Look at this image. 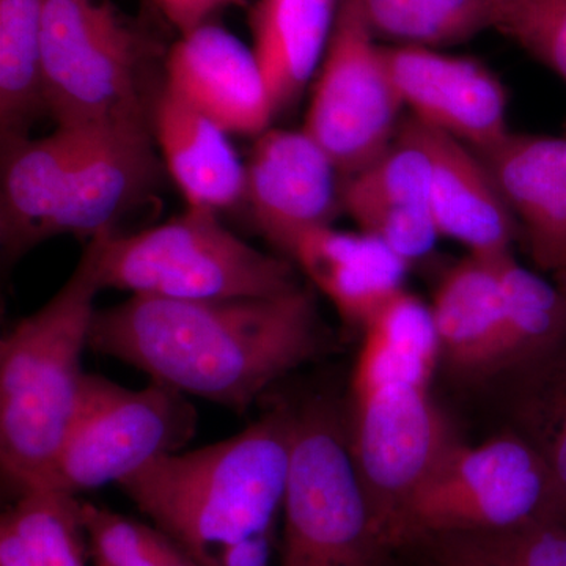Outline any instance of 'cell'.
I'll return each instance as SVG.
<instances>
[{
  "label": "cell",
  "instance_id": "obj_1",
  "mask_svg": "<svg viewBox=\"0 0 566 566\" xmlns=\"http://www.w3.org/2000/svg\"><path fill=\"white\" fill-rule=\"evenodd\" d=\"M314 294L170 300L96 311L88 348L185 395L245 412L326 349Z\"/></svg>",
  "mask_w": 566,
  "mask_h": 566
},
{
  "label": "cell",
  "instance_id": "obj_2",
  "mask_svg": "<svg viewBox=\"0 0 566 566\" xmlns=\"http://www.w3.org/2000/svg\"><path fill=\"white\" fill-rule=\"evenodd\" d=\"M264 398L266 411L241 433L156 458L118 485L200 566H218L222 547L273 532L282 513L293 403Z\"/></svg>",
  "mask_w": 566,
  "mask_h": 566
},
{
  "label": "cell",
  "instance_id": "obj_3",
  "mask_svg": "<svg viewBox=\"0 0 566 566\" xmlns=\"http://www.w3.org/2000/svg\"><path fill=\"white\" fill-rule=\"evenodd\" d=\"M99 292L92 240L62 289L0 342V469L14 499L46 485L69 434Z\"/></svg>",
  "mask_w": 566,
  "mask_h": 566
},
{
  "label": "cell",
  "instance_id": "obj_4",
  "mask_svg": "<svg viewBox=\"0 0 566 566\" xmlns=\"http://www.w3.org/2000/svg\"><path fill=\"white\" fill-rule=\"evenodd\" d=\"M93 241L102 290L170 300H226L279 296L300 289L292 263L252 248L210 210L188 208L153 229L103 233Z\"/></svg>",
  "mask_w": 566,
  "mask_h": 566
},
{
  "label": "cell",
  "instance_id": "obj_5",
  "mask_svg": "<svg viewBox=\"0 0 566 566\" xmlns=\"http://www.w3.org/2000/svg\"><path fill=\"white\" fill-rule=\"evenodd\" d=\"M293 411L279 566H382L390 551L354 464L344 412L326 398Z\"/></svg>",
  "mask_w": 566,
  "mask_h": 566
},
{
  "label": "cell",
  "instance_id": "obj_6",
  "mask_svg": "<svg viewBox=\"0 0 566 566\" xmlns=\"http://www.w3.org/2000/svg\"><path fill=\"white\" fill-rule=\"evenodd\" d=\"M44 93L57 126L147 120L142 44L107 0H46Z\"/></svg>",
  "mask_w": 566,
  "mask_h": 566
},
{
  "label": "cell",
  "instance_id": "obj_7",
  "mask_svg": "<svg viewBox=\"0 0 566 566\" xmlns=\"http://www.w3.org/2000/svg\"><path fill=\"white\" fill-rule=\"evenodd\" d=\"M197 431L188 395L150 381L128 389L99 375H85L80 406L46 490L77 495L120 485L156 458L180 452Z\"/></svg>",
  "mask_w": 566,
  "mask_h": 566
},
{
  "label": "cell",
  "instance_id": "obj_8",
  "mask_svg": "<svg viewBox=\"0 0 566 566\" xmlns=\"http://www.w3.org/2000/svg\"><path fill=\"white\" fill-rule=\"evenodd\" d=\"M546 494L545 461L526 438L457 441L406 504L397 549L427 536L520 526L542 515Z\"/></svg>",
  "mask_w": 566,
  "mask_h": 566
},
{
  "label": "cell",
  "instance_id": "obj_9",
  "mask_svg": "<svg viewBox=\"0 0 566 566\" xmlns=\"http://www.w3.org/2000/svg\"><path fill=\"white\" fill-rule=\"evenodd\" d=\"M401 102L356 0H338L333 32L305 115L304 132L342 178L382 155L397 136Z\"/></svg>",
  "mask_w": 566,
  "mask_h": 566
},
{
  "label": "cell",
  "instance_id": "obj_10",
  "mask_svg": "<svg viewBox=\"0 0 566 566\" xmlns=\"http://www.w3.org/2000/svg\"><path fill=\"white\" fill-rule=\"evenodd\" d=\"M346 422L376 527L389 551L397 549L406 504L457 439L428 386L412 382L352 390Z\"/></svg>",
  "mask_w": 566,
  "mask_h": 566
},
{
  "label": "cell",
  "instance_id": "obj_11",
  "mask_svg": "<svg viewBox=\"0 0 566 566\" xmlns=\"http://www.w3.org/2000/svg\"><path fill=\"white\" fill-rule=\"evenodd\" d=\"M245 163L244 202L253 222L289 255L303 234L333 223L342 178L333 159L304 129H266Z\"/></svg>",
  "mask_w": 566,
  "mask_h": 566
},
{
  "label": "cell",
  "instance_id": "obj_12",
  "mask_svg": "<svg viewBox=\"0 0 566 566\" xmlns=\"http://www.w3.org/2000/svg\"><path fill=\"white\" fill-rule=\"evenodd\" d=\"M387 70L403 106L417 120L449 134L482 155L510 136L506 95L479 62L431 48H382Z\"/></svg>",
  "mask_w": 566,
  "mask_h": 566
},
{
  "label": "cell",
  "instance_id": "obj_13",
  "mask_svg": "<svg viewBox=\"0 0 566 566\" xmlns=\"http://www.w3.org/2000/svg\"><path fill=\"white\" fill-rule=\"evenodd\" d=\"M150 118L91 126L71 167L50 238L115 233L122 216L139 205L158 180Z\"/></svg>",
  "mask_w": 566,
  "mask_h": 566
},
{
  "label": "cell",
  "instance_id": "obj_14",
  "mask_svg": "<svg viewBox=\"0 0 566 566\" xmlns=\"http://www.w3.org/2000/svg\"><path fill=\"white\" fill-rule=\"evenodd\" d=\"M164 87L229 134L260 136L275 115L252 48L211 22L174 44Z\"/></svg>",
  "mask_w": 566,
  "mask_h": 566
},
{
  "label": "cell",
  "instance_id": "obj_15",
  "mask_svg": "<svg viewBox=\"0 0 566 566\" xmlns=\"http://www.w3.org/2000/svg\"><path fill=\"white\" fill-rule=\"evenodd\" d=\"M479 156L523 227L536 266L566 274V137L510 134Z\"/></svg>",
  "mask_w": 566,
  "mask_h": 566
},
{
  "label": "cell",
  "instance_id": "obj_16",
  "mask_svg": "<svg viewBox=\"0 0 566 566\" xmlns=\"http://www.w3.org/2000/svg\"><path fill=\"white\" fill-rule=\"evenodd\" d=\"M88 128L57 126L50 136L24 137L2 145L0 244L3 264H13L50 240L55 212L71 167Z\"/></svg>",
  "mask_w": 566,
  "mask_h": 566
},
{
  "label": "cell",
  "instance_id": "obj_17",
  "mask_svg": "<svg viewBox=\"0 0 566 566\" xmlns=\"http://www.w3.org/2000/svg\"><path fill=\"white\" fill-rule=\"evenodd\" d=\"M422 126L433 159L431 214L441 237L465 245L472 255H512L516 219L485 164L463 142Z\"/></svg>",
  "mask_w": 566,
  "mask_h": 566
},
{
  "label": "cell",
  "instance_id": "obj_18",
  "mask_svg": "<svg viewBox=\"0 0 566 566\" xmlns=\"http://www.w3.org/2000/svg\"><path fill=\"white\" fill-rule=\"evenodd\" d=\"M289 256L326 294L344 322L360 329L403 290L409 266L374 234L342 232L333 226L303 234Z\"/></svg>",
  "mask_w": 566,
  "mask_h": 566
},
{
  "label": "cell",
  "instance_id": "obj_19",
  "mask_svg": "<svg viewBox=\"0 0 566 566\" xmlns=\"http://www.w3.org/2000/svg\"><path fill=\"white\" fill-rule=\"evenodd\" d=\"M502 259L469 253L447 271L436 289L430 307L439 353L458 375L504 370L505 315L499 270Z\"/></svg>",
  "mask_w": 566,
  "mask_h": 566
},
{
  "label": "cell",
  "instance_id": "obj_20",
  "mask_svg": "<svg viewBox=\"0 0 566 566\" xmlns=\"http://www.w3.org/2000/svg\"><path fill=\"white\" fill-rule=\"evenodd\" d=\"M150 125L188 208L218 212L243 202L245 164L221 126L166 87L153 102Z\"/></svg>",
  "mask_w": 566,
  "mask_h": 566
},
{
  "label": "cell",
  "instance_id": "obj_21",
  "mask_svg": "<svg viewBox=\"0 0 566 566\" xmlns=\"http://www.w3.org/2000/svg\"><path fill=\"white\" fill-rule=\"evenodd\" d=\"M337 9L338 0H256L252 7V52L275 114L300 99L323 62Z\"/></svg>",
  "mask_w": 566,
  "mask_h": 566
},
{
  "label": "cell",
  "instance_id": "obj_22",
  "mask_svg": "<svg viewBox=\"0 0 566 566\" xmlns=\"http://www.w3.org/2000/svg\"><path fill=\"white\" fill-rule=\"evenodd\" d=\"M363 333L352 390L392 382L430 385L441 360L430 305L401 290L371 316Z\"/></svg>",
  "mask_w": 566,
  "mask_h": 566
},
{
  "label": "cell",
  "instance_id": "obj_23",
  "mask_svg": "<svg viewBox=\"0 0 566 566\" xmlns=\"http://www.w3.org/2000/svg\"><path fill=\"white\" fill-rule=\"evenodd\" d=\"M81 501L61 491H25L0 520V566H87Z\"/></svg>",
  "mask_w": 566,
  "mask_h": 566
},
{
  "label": "cell",
  "instance_id": "obj_24",
  "mask_svg": "<svg viewBox=\"0 0 566 566\" xmlns=\"http://www.w3.org/2000/svg\"><path fill=\"white\" fill-rule=\"evenodd\" d=\"M44 6L46 0H0V145L29 137L48 114Z\"/></svg>",
  "mask_w": 566,
  "mask_h": 566
},
{
  "label": "cell",
  "instance_id": "obj_25",
  "mask_svg": "<svg viewBox=\"0 0 566 566\" xmlns=\"http://www.w3.org/2000/svg\"><path fill=\"white\" fill-rule=\"evenodd\" d=\"M412 546L427 566H566V526L539 517L504 531L427 536Z\"/></svg>",
  "mask_w": 566,
  "mask_h": 566
},
{
  "label": "cell",
  "instance_id": "obj_26",
  "mask_svg": "<svg viewBox=\"0 0 566 566\" xmlns=\"http://www.w3.org/2000/svg\"><path fill=\"white\" fill-rule=\"evenodd\" d=\"M505 315L504 368L534 360L566 334V294L521 266L512 255L499 264Z\"/></svg>",
  "mask_w": 566,
  "mask_h": 566
},
{
  "label": "cell",
  "instance_id": "obj_27",
  "mask_svg": "<svg viewBox=\"0 0 566 566\" xmlns=\"http://www.w3.org/2000/svg\"><path fill=\"white\" fill-rule=\"evenodd\" d=\"M375 36L444 46L493 29L491 0H356Z\"/></svg>",
  "mask_w": 566,
  "mask_h": 566
},
{
  "label": "cell",
  "instance_id": "obj_28",
  "mask_svg": "<svg viewBox=\"0 0 566 566\" xmlns=\"http://www.w3.org/2000/svg\"><path fill=\"white\" fill-rule=\"evenodd\" d=\"M95 566H200L161 528L81 501Z\"/></svg>",
  "mask_w": 566,
  "mask_h": 566
},
{
  "label": "cell",
  "instance_id": "obj_29",
  "mask_svg": "<svg viewBox=\"0 0 566 566\" xmlns=\"http://www.w3.org/2000/svg\"><path fill=\"white\" fill-rule=\"evenodd\" d=\"M493 29L566 81V0H491Z\"/></svg>",
  "mask_w": 566,
  "mask_h": 566
},
{
  "label": "cell",
  "instance_id": "obj_30",
  "mask_svg": "<svg viewBox=\"0 0 566 566\" xmlns=\"http://www.w3.org/2000/svg\"><path fill=\"white\" fill-rule=\"evenodd\" d=\"M528 419L536 439L527 441L542 455L547 471L546 502L539 520L566 526V381L538 403H531Z\"/></svg>",
  "mask_w": 566,
  "mask_h": 566
},
{
  "label": "cell",
  "instance_id": "obj_31",
  "mask_svg": "<svg viewBox=\"0 0 566 566\" xmlns=\"http://www.w3.org/2000/svg\"><path fill=\"white\" fill-rule=\"evenodd\" d=\"M153 3L180 35H186L210 24L211 18L219 11L244 7L245 0H153Z\"/></svg>",
  "mask_w": 566,
  "mask_h": 566
},
{
  "label": "cell",
  "instance_id": "obj_32",
  "mask_svg": "<svg viewBox=\"0 0 566 566\" xmlns=\"http://www.w3.org/2000/svg\"><path fill=\"white\" fill-rule=\"evenodd\" d=\"M273 532H263L222 547L218 566H271Z\"/></svg>",
  "mask_w": 566,
  "mask_h": 566
}]
</instances>
